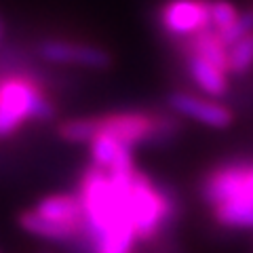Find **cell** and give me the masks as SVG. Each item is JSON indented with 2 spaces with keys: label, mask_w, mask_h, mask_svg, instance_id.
<instances>
[{
  "label": "cell",
  "mask_w": 253,
  "mask_h": 253,
  "mask_svg": "<svg viewBox=\"0 0 253 253\" xmlns=\"http://www.w3.org/2000/svg\"><path fill=\"white\" fill-rule=\"evenodd\" d=\"M131 209L137 239L152 241L175 215V201L146 173L135 169L131 179Z\"/></svg>",
  "instance_id": "277c9868"
},
{
  "label": "cell",
  "mask_w": 253,
  "mask_h": 253,
  "mask_svg": "<svg viewBox=\"0 0 253 253\" xmlns=\"http://www.w3.org/2000/svg\"><path fill=\"white\" fill-rule=\"evenodd\" d=\"M17 224L23 232H28L30 236H36V239H42V241H49V243H59V245H66V243H72L83 239L84 241V234L74 230V228H68V226H61V224H55L51 219H44L42 215H38L34 209H28L23 211Z\"/></svg>",
  "instance_id": "8fae6325"
},
{
  "label": "cell",
  "mask_w": 253,
  "mask_h": 253,
  "mask_svg": "<svg viewBox=\"0 0 253 253\" xmlns=\"http://www.w3.org/2000/svg\"><path fill=\"white\" fill-rule=\"evenodd\" d=\"M99 131V123L97 116L91 118H68V121L59 123L57 126V135L68 141V144H86L89 146L95 139Z\"/></svg>",
  "instance_id": "4fadbf2b"
},
{
  "label": "cell",
  "mask_w": 253,
  "mask_h": 253,
  "mask_svg": "<svg viewBox=\"0 0 253 253\" xmlns=\"http://www.w3.org/2000/svg\"><path fill=\"white\" fill-rule=\"evenodd\" d=\"M215 219L226 228H253V207H230L221 205L213 209Z\"/></svg>",
  "instance_id": "9a60e30c"
},
{
  "label": "cell",
  "mask_w": 253,
  "mask_h": 253,
  "mask_svg": "<svg viewBox=\"0 0 253 253\" xmlns=\"http://www.w3.org/2000/svg\"><path fill=\"white\" fill-rule=\"evenodd\" d=\"M201 194L209 207H253V163L221 165L207 173Z\"/></svg>",
  "instance_id": "5b68a950"
},
{
  "label": "cell",
  "mask_w": 253,
  "mask_h": 253,
  "mask_svg": "<svg viewBox=\"0 0 253 253\" xmlns=\"http://www.w3.org/2000/svg\"><path fill=\"white\" fill-rule=\"evenodd\" d=\"M38 215L44 219H51L55 224L74 228V230L84 234V209L83 201L78 192H59V194H49L38 201L34 207Z\"/></svg>",
  "instance_id": "9c48e42d"
},
{
  "label": "cell",
  "mask_w": 253,
  "mask_h": 253,
  "mask_svg": "<svg viewBox=\"0 0 253 253\" xmlns=\"http://www.w3.org/2000/svg\"><path fill=\"white\" fill-rule=\"evenodd\" d=\"M251 32H253V9H247V11H241L239 19L234 21L232 28H228L226 32H219V36L226 42L228 49H230L234 42H239L241 38L251 34Z\"/></svg>",
  "instance_id": "e0dca14e"
},
{
  "label": "cell",
  "mask_w": 253,
  "mask_h": 253,
  "mask_svg": "<svg viewBox=\"0 0 253 253\" xmlns=\"http://www.w3.org/2000/svg\"><path fill=\"white\" fill-rule=\"evenodd\" d=\"M0 32H2V26H0Z\"/></svg>",
  "instance_id": "d6986e66"
},
{
  "label": "cell",
  "mask_w": 253,
  "mask_h": 253,
  "mask_svg": "<svg viewBox=\"0 0 253 253\" xmlns=\"http://www.w3.org/2000/svg\"><path fill=\"white\" fill-rule=\"evenodd\" d=\"M239 15L241 9H236V4L230 0H211V28H215L217 32L232 28Z\"/></svg>",
  "instance_id": "2e32d148"
},
{
  "label": "cell",
  "mask_w": 253,
  "mask_h": 253,
  "mask_svg": "<svg viewBox=\"0 0 253 253\" xmlns=\"http://www.w3.org/2000/svg\"><path fill=\"white\" fill-rule=\"evenodd\" d=\"M158 23L169 38L186 42L211 28V0H165Z\"/></svg>",
  "instance_id": "8992f818"
},
{
  "label": "cell",
  "mask_w": 253,
  "mask_h": 253,
  "mask_svg": "<svg viewBox=\"0 0 253 253\" xmlns=\"http://www.w3.org/2000/svg\"><path fill=\"white\" fill-rule=\"evenodd\" d=\"M36 55L53 66H76L89 70H106L112 66V55L108 49L76 41H41L36 44Z\"/></svg>",
  "instance_id": "52a82bcc"
},
{
  "label": "cell",
  "mask_w": 253,
  "mask_h": 253,
  "mask_svg": "<svg viewBox=\"0 0 253 253\" xmlns=\"http://www.w3.org/2000/svg\"><path fill=\"white\" fill-rule=\"evenodd\" d=\"M253 68V32L228 49V72L234 76L247 74Z\"/></svg>",
  "instance_id": "5bb4252c"
},
{
  "label": "cell",
  "mask_w": 253,
  "mask_h": 253,
  "mask_svg": "<svg viewBox=\"0 0 253 253\" xmlns=\"http://www.w3.org/2000/svg\"><path fill=\"white\" fill-rule=\"evenodd\" d=\"M133 173L112 175L91 165L84 169L78 196L84 209V241L89 253H133L137 239L131 209Z\"/></svg>",
  "instance_id": "6da1fadb"
},
{
  "label": "cell",
  "mask_w": 253,
  "mask_h": 253,
  "mask_svg": "<svg viewBox=\"0 0 253 253\" xmlns=\"http://www.w3.org/2000/svg\"><path fill=\"white\" fill-rule=\"evenodd\" d=\"M167 106L179 118H188L209 129H228L234 123L232 110L221 101L207 97V95H194L188 91H173L167 97Z\"/></svg>",
  "instance_id": "ba28073f"
},
{
  "label": "cell",
  "mask_w": 253,
  "mask_h": 253,
  "mask_svg": "<svg viewBox=\"0 0 253 253\" xmlns=\"http://www.w3.org/2000/svg\"><path fill=\"white\" fill-rule=\"evenodd\" d=\"M186 70L190 81L199 86L207 97L217 99L230 91V81H228L230 74L226 70L217 68L215 63H211L209 59L201 57V55L186 51Z\"/></svg>",
  "instance_id": "30bf717a"
},
{
  "label": "cell",
  "mask_w": 253,
  "mask_h": 253,
  "mask_svg": "<svg viewBox=\"0 0 253 253\" xmlns=\"http://www.w3.org/2000/svg\"><path fill=\"white\" fill-rule=\"evenodd\" d=\"M99 131L118 139L126 148L135 150L156 139H169L179 131V121L175 114L146 112V110H125L97 116Z\"/></svg>",
  "instance_id": "3957f363"
},
{
  "label": "cell",
  "mask_w": 253,
  "mask_h": 253,
  "mask_svg": "<svg viewBox=\"0 0 253 253\" xmlns=\"http://www.w3.org/2000/svg\"><path fill=\"white\" fill-rule=\"evenodd\" d=\"M184 46H186V51L201 55V57L209 59L211 63H215L217 68L228 72V46L224 41H221L219 32L215 28L203 30L201 34H196V36L190 38V41H186Z\"/></svg>",
  "instance_id": "7c38bea8"
},
{
  "label": "cell",
  "mask_w": 253,
  "mask_h": 253,
  "mask_svg": "<svg viewBox=\"0 0 253 253\" xmlns=\"http://www.w3.org/2000/svg\"><path fill=\"white\" fill-rule=\"evenodd\" d=\"M53 118V101L32 74L19 72L0 78V137H11L30 121L49 123Z\"/></svg>",
  "instance_id": "7a4b0ae2"
},
{
  "label": "cell",
  "mask_w": 253,
  "mask_h": 253,
  "mask_svg": "<svg viewBox=\"0 0 253 253\" xmlns=\"http://www.w3.org/2000/svg\"><path fill=\"white\" fill-rule=\"evenodd\" d=\"M41 253H51V251H41Z\"/></svg>",
  "instance_id": "ac0fdd59"
}]
</instances>
